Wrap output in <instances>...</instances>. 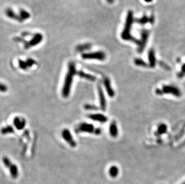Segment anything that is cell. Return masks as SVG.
<instances>
[{
	"label": "cell",
	"mask_w": 185,
	"mask_h": 184,
	"mask_svg": "<svg viewBox=\"0 0 185 184\" xmlns=\"http://www.w3.org/2000/svg\"><path fill=\"white\" fill-rule=\"evenodd\" d=\"M76 64L73 62H70L68 66V71L65 77L64 85L62 90V94L64 98H67L69 96L74 76L77 75Z\"/></svg>",
	"instance_id": "obj_1"
},
{
	"label": "cell",
	"mask_w": 185,
	"mask_h": 184,
	"mask_svg": "<svg viewBox=\"0 0 185 184\" xmlns=\"http://www.w3.org/2000/svg\"><path fill=\"white\" fill-rule=\"evenodd\" d=\"M134 22V17H133V13L132 11H129L126 19V22L125 24V27L123 28V31L121 34V37L123 39L125 40H131L134 41L135 43H137L139 44V41L137 39H135L134 37H132L131 35V30L132 27V25Z\"/></svg>",
	"instance_id": "obj_2"
},
{
	"label": "cell",
	"mask_w": 185,
	"mask_h": 184,
	"mask_svg": "<svg viewBox=\"0 0 185 184\" xmlns=\"http://www.w3.org/2000/svg\"><path fill=\"white\" fill-rule=\"evenodd\" d=\"M81 56L82 59L85 60H98L103 61L106 59V54L102 51L84 53Z\"/></svg>",
	"instance_id": "obj_3"
},
{
	"label": "cell",
	"mask_w": 185,
	"mask_h": 184,
	"mask_svg": "<svg viewBox=\"0 0 185 184\" xmlns=\"http://www.w3.org/2000/svg\"><path fill=\"white\" fill-rule=\"evenodd\" d=\"M156 93L158 94H171L178 97L180 96L182 94L180 90L178 87L173 85H164L162 87L161 89H158L156 90Z\"/></svg>",
	"instance_id": "obj_4"
},
{
	"label": "cell",
	"mask_w": 185,
	"mask_h": 184,
	"mask_svg": "<svg viewBox=\"0 0 185 184\" xmlns=\"http://www.w3.org/2000/svg\"><path fill=\"white\" fill-rule=\"evenodd\" d=\"M61 134L63 139L69 144V145L71 147L74 148L76 146L77 143L74 140L72 134L71 133L70 131L68 129H64L62 131Z\"/></svg>",
	"instance_id": "obj_5"
},
{
	"label": "cell",
	"mask_w": 185,
	"mask_h": 184,
	"mask_svg": "<svg viewBox=\"0 0 185 184\" xmlns=\"http://www.w3.org/2000/svg\"><path fill=\"white\" fill-rule=\"evenodd\" d=\"M43 39V35L41 34H40V33L35 34L34 35L33 37L31 39V40L29 42L26 43L25 48H29L32 47L37 46L38 44L42 42Z\"/></svg>",
	"instance_id": "obj_6"
},
{
	"label": "cell",
	"mask_w": 185,
	"mask_h": 184,
	"mask_svg": "<svg viewBox=\"0 0 185 184\" xmlns=\"http://www.w3.org/2000/svg\"><path fill=\"white\" fill-rule=\"evenodd\" d=\"M149 32L147 30H143L141 32V39L139 41V47H138V52L141 53L145 47L146 46L147 40L149 39Z\"/></svg>",
	"instance_id": "obj_7"
},
{
	"label": "cell",
	"mask_w": 185,
	"mask_h": 184,
	"mask_svg": "<svg viewBox=\"0 0 185 184\" xmlns=\"http://www.w3.org/2000/svg\"><path fill=\"white\" fill-rule=\"evenodd\" d=\"M78 129L80 132L88 133H94L95 131V128L93 124L87 123H81L78 126Z\"/></svg>",
	"instance_id": "obj_8"
},
{
	"label": "cell",
	"mask_w": 185,
	"mask_h": 184,
	"mask_svg": "<svg viewBox=\"0 0 185 184\" xmlns=\"http://www.w3.org/2000/svg\"><path fill=\"white\" fill-rule=\"evenodd\" d=\"M98 96H99L100 108L102 111H106V107H107L106 99L105 98L104 92L102 90V89L100 85H98Z\"/></svg>",
	"instance_id": "obj_9"
},
{
	"label": "cell",
	"mask_w": 185,
	"mask_h": 184,
	"mask_svg": "<svg viewBox=\"0 0 185 184\" xmlns=\"http://www.w3.org/2000/svg\"><path fill=\"white\" fill-rule=\"evenodd\" d=\"M13 124L16 129L19 131H22L25 128L26 126V120L23 117H16L13 119Z\"/></svg>",
	"instance_id": "obj_10"
},
{
	"label": "cell",
	"mask_w": 185,
	"mask_h": 184,
	"mask_svg": "<svg viewBox=\"0 0 185 184\" xmlns=\"http://www.w3.org/2000/svg\"><path fill=\"white\" fill-rule=\"evenodd\" d=\"M88 118L93 121H96L101 123H106L108 120L107 117L102 114H92L88 115Z\"/></svg>",
	"instance_id": "obj_11"
},
{
	"label": "cell",
	"mask_w": 185,
	"mask_h": 184,
	"mask_svg": "<svg viewBox=\"0 0 185 184\" xmlns=\"http://www.w3.org/2000/svg\"><path fill=\"white\" fill-rule=\"evenodd\" d=\"M5 13L6 16H7L8 17L12 19H14L17 21V22H23V21L21 19V18L20 17L19 15H17L15 12L11 8H7L6 10Z\"/></svg>",
	"instance_id": "obj_12"
},
{
	"label": "cell",
	"mask_w": 185,
	"mask_h": 184,
	"mask_svg": "<svg viewBox=\"0 0 185 184\" xmlns=\"http://www.w3.org/2000/svg\"><path fill=\"white\" fill-rule=\"evenodd\" d=\"M103 83H104V87L106 88V90L107 91V93L108 96H110V97H111V98H113L115 96V92H114V90L112 89V87L111 85L110 80L108 78H104Z\"/></svg>",
	"instance_id": "obj_13"
},
{
	"label": "cell",
	"mask_w": 185,
	"mask_h": 184,
	"mask_svg": "<svg viewBox=\"0 0 185 184\" xmlns=\"http://www.w3.org/2000/svg\"><path fill=\"white\" fill-rule=\"evenodd\" d=\"M109 133L110 135L113 138H116L118 135V129L116 123L115 121L112 122L110 124Z\"/></svg>",
	"instance_id": "obj_14"
},
{
	"label": "cell",
	"mask_w": 185,
	"mask_h": 184,
	"mask_svg": "<svg viewBox=\"0 0 185 184\" xmlns=\"http://www.w3.org/2000/svg\"><path fill=\"white\" fill-rule=\"evenodd\" d=\"M77 75L78 77H81L82 78L86 79V80H87L88 81H94L96 80V77H94L93 75L85 73V72H83L82 71H77Z\"/></svg>",
	"instance_id": "obj_15"
},
{
	"label": "cell",
	"mask_w": 185,
	"mask_h": 184,
	"mask_svg": "<svg viewBox=\"0 0 185 184\" xmlns=\"http://www.w3.org/2000/svg\"><path fill=\"white\" fill-rule=\"evenodd\" d=\"M148 58L149 61V65L152 67H154L156 65V58H155V54L154 50L151 49L148 54Z\"/></svg>",
	"instance_id": "obj_16"
},
{
	"label": "cell",
	"mask_w": 185,
	"mask_h": 184,
	"mask_svg": "<svg viewBox=\"0 0 185 184\" xmlns=\"http://www.w3.org/2000/svg\"><path fill=\"white\" fill-rule=\"evenodd\" d=\"M10 172L11 176L13 179H16V177H17L19 175L17 166L15 164H12V165L10 168Z\"/></svg>",
	"instance_id": "obj_17"
},
{
	"label": "cell",
	"mask_w": 185,
	"mask_h": 184,
	"mask_svg": "<svg viewBox=\"0 0 185 184\" xmlns=\"http://www.w3.org/2000/svg\"><path fill=\"white\" fill-rule=\"evenodd\" d=\"M109 175L112 177H116L119 174V169L116 166H112L108 170Z\"/></svg>",
	"instance_id": "obj_18"
},
{
	"label": "cell",
	"mask_w": 185,
	"mask_h": 184,
	"mask_svg": "<svg viewBox=\"0 0 185 184\" xmlns=\"http://www.w3.org/2000/svg\"><path fill=\"white\" fill-rule=\"evenodd\" d=\"M19 16L21 18V19L24 21L29 19L31 17V15L27 11L22 9L19 11Z\"/></svg>",
	"instance_id": "obj_19"
},
{
	"label": "cell",
	"mask_w": 185,
	"mask_h": 184,
	"mask_svg": "<svg viewBox=\"0 0 185 184\" xmlns=\"http://www.w3.org/2000/svg\"><path fill=\"white\" fill-rule=\"evenodd\" d=\"M14 132H15L14 128L12 126H7L6 127H2L1 130V133L2 135H6L8 133H13Z\"/></svg>",
	"instance_id": "obj_20"
},
{
	"label": "cell",
	"mask_w": 185,
	"mask_h": 184,
	"mask_svg": "<svg viewBox=\"0 0 185 184\" xmlns=\"http://www.w3.org/2000/svg\"><path fill=\"white\" fill-rule=\"evenodd\" d=\"M91 47V44H82V45L77 46L76 50H77V52H83L85 50H88Z\"/></svg>",
	"instance_id": "obj_21"
},
{
	"label": "cell",
	"mask_w": 185,
	"mask_h": 184,
	"mask_svg": "<svg viewBox=\"0 0 185 184\" xmlns=\"http://www.w3.org/2000/svg\"><path fill=\"white\" fill-rule=\"evenodd\" d=\"M18 65H19V68L21 69H22V70H24V71H26L28 68V67L26 62L23 61L21 59L18 60Z\"/></svg>",
	"instance_id": "obj_22"
},
{
	"label": "cell",
	"mask_w": 185,
	"mask_h": 184,
	"mask_svg": "<svg viewBox=\"0 0 185 184\" xmlns=\"http://www.w3.org/2000/svg\"><path fill=\"white\" fill-rule=\"evenodd\" d=\"M2 161L4 165L7 168H10V166L12 165V161H10V160L7 157H3Z\"/></svg>",
	"instance_id": "obj_23"
},
{
	"label": "cell",
	"mask_w": 185,
	"mask_h": 184,
	"mask_svg": "<svg viewBox=\"0 0 185 184\" xmlns=\"http://www.w3.org/2000/svg\"><path fill=\"white\" fill-rule=\"evenodd\" d=\"M167 126L164 124H161V125L159 126L158 128V132L159 134H164L167 131Z\"/></svg>",
	"instance_id": "obj_24"
},
{
	"label": "cell",
	"mask_w": 185,
	"mask_h": 184,
	"mask_svg": "<svg viewBox=\"0 0 185 184\" xmlns=\"http://www.w3.org/2000/svg\"><path fill=\"white\" fill-rule=\"evenodd\" d=\"M134 62H135V65H137L138 66H140V67H146L147 66V64L146 63V62L144 61L141 60V59H136L135 60Z\"/></svg>",
	"instance_id": "obj_25"
},
{
	"label": "cell",
	"mask_w": 185,
	"mask_h": 184,
	"mask_svg": "<svg viewBox=\"0 0 185 184\" xmlns=\"http://www.w3.org/2000/svg\"><path fill=\"white\" fill-rule=\"evenodd\" d=\"M25 62H26V64H27L28 68L32 67V66H34V65H36V64L37 63V62H36V61L35 60H34V59H31V58L27 59L26 61Z\"/></svg>",
	"instance_id": "obj_26"
},
{
	"label": "cell",
	"mask_w": 185,
	"mask_h": 184,
	"mask_svg": "<svg viewBox=\"0 0 185 184\" xmlns=\"http://www.w3.org/2000/svg\"><path fill=\"white\" fill-rule=\"evenodd\" d=\"M149 21H151L150 19H149L146 16H144L143 17H141V19H140L139 20H137V22L140 23V24H145V23L148 22Z\"/></svg>",
	"instance_id": "obj_27"
},
{
	"label": "cell",
	"mask_w": 185,
	"mask_h": 184,
	"mask_svg": "<svg viewBox=\"0 0 185 184\" xmlns=\"http://www.w3.org/2000/svg\"><path fill=\"white\" fill-rule=\"evenodd\" d=\"M84 108L87 110H97V109H98V108H97V107H95L93 105H91V104H86L84 105Z\"/></svg>",
	"instance_id": "obj_28"
},
{
	"label": "cell",
	"mask_w": 185,
	"mask_h": 184,
	"mask_svg": "<svg viewBox=\"0 0 185 184\" xmlns=\"http://www.w3.org/2000/svg\"><path fill=\"white\" fill-rule=\"evenodd\" d=\"M8 90L7 86L2 83H0V92L5 93Z\"/></svg>",
	"instance_id": "obj_29"
},
{
	"label": "cell",
	"mask_w": 185,
	"mask_h": 184,
	"mask_svg": "<svg viewBox=\"0 0 185 184\" xmlns=\"http://www.w3.org/2000/svg\"><path fill=\"white\" fill-rule=\"evenodd\" d=\"M185 74V63L183 65L182 68V70H181V72L180 73V76H183V75Z\"/></svg>",
	"instance_id": "obj_30"
},
{
	"label": "cell",
	"mask_w": 185,
	"mask_h": 184,
	"mask_svg": "<svg viewBox=\"0 0 185 184\" xmlns=\"http://www.w3.org/2000/svg\"><path fill=\"white\" fill-rule=\"evenodd\" d=\"M94 133H95V135H100L101 133V129H99V128L95 129V131Z\"/></svg>",
	"instance_id": "obj_31"
},
{
	"label": "cell",
	"mask_w": 185,
	"mask_h": 184,
	"mask_svg": "<svg viewBox=\"0 0 185 184\" xmlns=\"http://www.w3.org/2000/svg\"><path fill=\"white\" fill-rule=\"evenodd\" d=\"M107 1V2L109 4H113L115 1V0H106Z\"/></svg>",
	"instance_id": "obj_32"
},
{
	"label": "cell",
	"mask_w": 185,
	"mask_h": 184,
	"mask_svg": "<svg viewBox=\"0 0 185 184\" xmlns=\"http://www.w3.org/2000/svg\"><path fill=\"white\" fill-rule=\"evenodd\" d=\"M146 2H151L153 0H145Z\"/></svg>",
	"instance_id": "obj_33"
},
{
	"label": "cell",
	"mask_w": 185,
	"mask_h": 184,
	"mask_svg": "<svg viewBox=\"0 0 185 184\" xmlns=\"http://www.w3.org/2000/svg\"><path fill=\"white\" fill-rule=\"evenodd\" d=\"M182 184H185V182H183V183Z\"/></svg>",
	"instance_id": "obj_34"
}]
</instances>
